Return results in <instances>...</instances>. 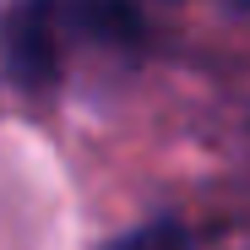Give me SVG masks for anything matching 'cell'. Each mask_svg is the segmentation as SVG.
I'll use <instances>...</instances> for the list:
<instances>
[{
    "instance_id": "obj_1",
    "label": "cell",
    "mask_w": 250,
    "mask_h": 250,
    "mask_svg": "<svg viewBox=\"0 0 250 250\" xmlns=\"http://www.w3.org/2000/svg\"><path fill=\"white\" fill-rule=\"evenodd\" d=\"M142 0H17L0 17V60L17 87H55L82 60L142 55Z\"/></svg>"
},
{
    "instance_id": "obj_2",
    "label": "cell",
    "mask_w": 250,
    "mask_h": 250,
    "mask_svg": "<svg viewBox=\"0 0 250 250\" xmlns=\"http://www.w3.org/2000/svg\"><path fill=\"white\" fill-rule=\"evenodd\" d=\"M114 250H185V234H180V223H152L131 239H120Z\"/></svg>"
}]
</instances>
